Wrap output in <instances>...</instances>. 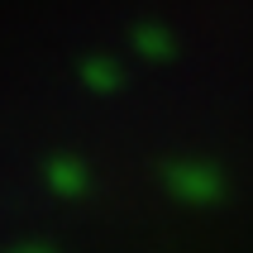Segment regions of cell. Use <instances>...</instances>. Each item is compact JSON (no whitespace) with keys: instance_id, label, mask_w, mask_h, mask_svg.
<instances>
[]
</instances>
